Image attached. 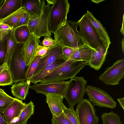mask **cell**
Wrapping results in <instances>:
<instances>
[{
    "mask_svg": "<svg viewBox=\"0 0 124 124\" xmlns=\"http://www.w3.org/2000/svg\"><path fill=\"white\" fill-rule=\"evenodd\" d=\"M78 21L67 20L54 33V39L63 47L79 48L86 44L77 30Z\"/></svg>",
    "mask_w": 124,
    "mask_h": 124,
    "instance_id": "obj_1",
    "label": "cell"
},
{
    "mask_svg": "<svg viewBox=\"0 0 124 124\" xmlns=\"http://www.w3.org/2000/svg\"><path fill=\"white\" fill-rule=\"evenodd\" d=\"M86 62L68 59L42 79L39 82L44 84L53 81H62L72 78L87 64Z\"/></svg>",
    "mask_w": 124,
    "mask_h": 124,
    "instance_id": "obj_2",
    "label": "cell"
},
{
    "mask_svg": "<svg viewBox=\"0 0 124 124\" xmlns=\"http://www.w3.org/2000/svg\"><path fill=\"white\" fill-rule=\"evenodd\" d=\"M46 5L44 0L41 1V10L38 16L30 19L28 26L31 33L35 34L39 38L42 36L52 35L49 29V21L51 10V4L48 0Z\"/></svg>",
    "mask_w": 124,
    "mask_h": 124,
    "instance_id": "obj_3",
    "label": "cell"
},
{
    "mask_svg": "<svg viewBox=\"0 0 124 124\" xmlns=\"http://www.w3.org/2000/svg\"><path fill=\"white\" fill-rule=\"evenodd\" d=\"M70 5L67 0H54L51 7L49 29L54 33L67 20Z\"/></svg>",
    "mask_w": 124,
    "mask_h": 124,
    "instance_id": "obj_4",
    "label": "cell"
},
{
    "mask_svg": "<svg viewBox=\"0 0 124 124\" xmlns=\"http://www.w3.org/2000/svg\"><path fill=\"white\" fill-rule=\"evenodd\" d=\"M78 22L79 32L85 43L96 50L102 49L104 46L86 13Z\"/></svg>",
    "mask_w": 124,
    "mask_h": 124,
    "instance_id": "obj_5",
    "label": "cell"
},
{
    "mask_svg": "<svg viewBox=\"0 0 124 124\" xmlns=\"http://www.w3.org/2000/svg\"><path fill=\"white\" fill-rule=\"evenodd\" d=\"M87 81L83 77H75L69 81L64 97L70 108H73L83 99Z\"/></svg>",
    "mask_w": 124,
    "mask_h": 124,
    "instance_id": "obj_6",
    "label": "cell"
},
{
    "mask_svg": "<svg viewBox=\"0 0 124 124\" xmlns=\"http://www.w3.org/2000/svg\"><path fill=\"white\" fill-rule=\"evenodd\" d=\"M23 43H18L8 66L13 83L27 81L26 75L29 66H26L21 53V49Z\"/></svg>",
    "mask_w": 124,
    "mask_h": 124,
    "instance_id": "obj_7",
    "label": "cell"
},
{
    "mask_svg": "<svg viewBox=\"0 0 124 124\" xmlns=\"http://www.w3.org/2000/svg\"><path fill=\"white\" fill-rule=\"evenodd\" d=\"M86 93L89 101L94 106L114 109L116 103L108 93L100 88L89 85L86 86Z\"/></svg>",
    "mask_w": 124,
    "mask_h": 124,
    "instance_id": "obj_8",
    "label": "cell"
},
{
    "mask_svg": "<svg viewBox=\"0 0 124 124\" xmlns=\"http://www.w3.org/2000/svg\"><path fill=\"white\" fill-rule=\"evenodd\" d=\"M94 106L86 99H83L77 105L75 111L80 124H98L99 118Z\"/></svg>",
    "mask_w": 124,
    "mask_h": 124,
    "instance_id": "obj_9",
    "label": "cell"
},
{
    "mask_svg": "<svg viewBox=\"0 0 124 124\" xmlns=\"http://www.w3.org/2000/svg\"><path fill=\"white\" fill-rule=\"evenodd\" d=\"M124 77V59L118 60L111 67L107 68L99 76V79L107 85H119Z\"/></svg>",
    "mask_w": 124,
    "mask_h": 124,
    "instance_id": "obj_10",
    "label": "cell"
},
{
    "mask_svg": "<svg viewBox=\"0 0 124 124\" xmlns=\"http://www.w3.org/2000/svg\"><path fill=\"white\" fill-rule=\"evenodd\" d=\"M69 82V81H64L36 83L30 85V88L34 90L37 93L45 95L49 94L60 95L64 98Z\"/></svg>",
    "mask_w": 124,
    "mask_h": 124,
    "instance_id": "obj_11",
    "label": "cell"
},
{
    "mask_svg": "<svg viewBox=\"0 0 124 124\" xmlns=\"http://www.w3.org/2000/svg\"><path fill=\"white\" fill-rule=\"evenodd\" d=\"M40 38L35 34L31 33L28 39L23 43L21 48V53L27 66H29L36 56Z\"/></svg>",
    "mask_w": 124,
    "mask_h": 124,
    "instance_id": "obj_12",
    "label": "cell"
},
{
    "mask_svg": "<svg viewBox=\"0 0 124 124\" xmlns=\"http://www.w3.org/2000/svg\"><path fill=\"white\" fill-rule=\"evenodd\" d=\"M26 104L15 98L3 113L6 122L8 124H16L21 112Z\"/></svg>",
    "mask_w": 124,
    "mask_h": 124,
    "instance_id": "obj_13",
    "label": "cell"
},
{
    "mask_svg": "<svg viewBox=\"0 0 124 124\" xmlns=\"http://www.w3.org/2000/svg\"><path fill=\"white\" fill-rule=\"evenodd\" d=\"M63 47L58 43L46 55L42 57L32 76L38 73L46 66L54 62L62 54Z\"/></svg>",
    "mask_w": 124,
    "mask_h": 124,
    "instance_id": "obj_14",
    "label": "cell"
},
{
    "mask_svg": "<svg viewBox=\"0 0 124 124\" xmlns=\"http://www.w3.org/2000/svg\"><path fill=\"white\" fill-rule=\"evenodd\" d=\"M46 101L53 116L57 117L62 114L66 108L63 102L64 97L60 95L47 94Z\"/></svg>",
    "mask_w": 124,
    "mask_h": 124,
    "instance_id": "obj_15",
    "label": "cell"
},
{
    "mask_svg": "<svg viewBox=\"0 0 124 124\" xmlns=\"http://www.w3.org/2000/svg\"><path fill=\"white\" fill-rule=\"evenodd\" d=\"M68 59V58L62 54L54 62L46 66L38 73L32 76L30 80L31 83L35 84L39 82L45 77Z\"/></svg>",
    "mask_w": 124,
    "mask_h": 124,
    "instance_id": "obj_16",
    "label": "cell"
},
{
    "mask_svg": "<svg viewBox=\"0 0 124 124\" xmlns=\"http://www.w3.org/2000/svg\"><path fill=\"white\" fill-rule=\"evenodd\" d=\"M86 13L102 41L103 45L108 49L111 42L105 28L99 21L94 17L92 12L87 10Z\"/></svg>",
    "mask_w": 124,
    "mask_h": 124,
    "instance_id": "obj_17",
    "label": "cell"
},
{
    "mask_svg": "<svg viewBox=\"0 0 124 124\" xmlns=\"http://www.w3.org/2000/svg\"><path fill=\"white\" fill-rule=\"evenodd\" d=\"M108 50L104 46L98 50L92 49L90 60L87 64L96 70H99L105 61Z\"/></svg>",
    "mask_w": 124,
    "mask_h": 124,
    "instance_id": "obj_18",
    "label": "cell"
},
{
    "mask_svg": "<svg viewBox=\"0 0 124 124\" xmlns=\"http://www.w3.org/2000/svg\"><path fill=\"white\" fill-rule=\"evenodd\" d=\"M22 0H5L0 9V20L8 16L22 6Z\"/></svg>",
    "mask_w": 124,
    "mask_h": 124,
    "instance_id": "obj_19",
    "label": "cell"
},
{
    "mask_svg": "<svg viewBox=\"0 0 124 124\" xmlns=\"http://www.w3.org/2000/svg\"><path fill=\"white\" fill-rule=\"evenodd\" d=\"M31 83L30 81L28 80L15 83L11 87L12 94L16 98L25 100L29 93Z\"/></svg>",
    "mask_w": 124,
    "mask_h": 124,
    "instance_id": "obj_20",
    "label": "cell"
},
{
    "mask_svg": "<svg viewBox=\"0 0 124 124\" xmlns=\"http://www.w3.org/2000/svg\"><path fill=\"white\" fill-rule=\"evenodd\" d=\"M92 48L86 44L77 48L69 58L75 61H81L86 62L90 61L92 54Z\"/></svg>",
    "mask_w": 124,
    "mask_h": 124,
    "instance_id": "obj_21",
    "label": "cell"
},
{
    "mask_svg": "<svg viewBox=\"0 0 124 124\" xmlns=\"http://www.w3.org/2000/svg\"><path fill=\"white\" fill-rule=\"evenodd\" d=\"M5 38L7 42V46L6 57L4 63H6L8 67L18 43L14 36V29H13L8 31Z\"/></svg>",
    "mask_w": 124,
    "mask_h": 124,
    "instance_id": "obj_22",
    "label": "cell"
},
{
    "mask_svg": "<svg viewBox=\"0 0 124 124\" xmlns=\"http://www.w3.org/2000/svg\"><path fill=\"white\" fill-rule=\"evenodd\" d=\"M22 6L25 8L26 12L29 14L30 19L34 18L39 16L41 14V1L40 0H23Z\"/></svg>",
    "mask_w": 124,
    "mask_h": 124,
    "instance_id": "obj_23",
    "label": "cell"
},
{
    "mask_svg": "<svg viewBox=\"0 0 124 124\" xmlns=\"http://www.w3.org/2000/svg\"><path fill=\"white\" fill-rule=\"evenodd\" d=\"M26 12L25 8L22 6L8 16L0 20V22L8 25L12 29H14L20 19Z\"/></svg>",
    "mask_w": 124,
    "mask_h": 124,
    "instance_id": "obj_24",
    "label": "cell"
},
{
    "mask_svg": "<svg viewBox=\"0 0 124 124\" xmlns=\"http://www.w3.org/2000/svg\"><path fill=\"white\" fill-rule=\"evenodd\" d=\"M14 29V36L18 43H23L25 42L31 33L27 25L21 26Z\"/></svg>",
    "mask_w": 124,
    "mask_h": 124,
    "instance_id": "obj_25",
    "label": "cell"
},
{
    "mask_svg": "<svg viewBox=\"0 0 124 124\" xmlns=\"http://www.w3.org/2000/svg\"><path fill=\"white\" fill-rule=\"evenodd\" d=\"M35 106L32 101L26 104V105L21 112L16 124H27L28 119L34 113Z\"/></svg>",
    "mask_w": 124,
    "mask_h": 124,
    "instance_id": "obj_26",
    "label": "cell"
},
{
    "mask_svg": "<svg viewBox=\"0 0 124 124\" xmlns=\"http://www.w3.org/2000/svg\"><path fill=\"white\" fill-rule=\"evenodd\" d=\"M101 117L103 124H123L119 116L113 111L103 113Z\"/></svg>",
    "mask_w": 124,
    "mask_h": 124,
    "instance_id": "obj_27",
    "label": "cell"
},
{
    "mask_svg": "<svg viewBox=\"0 0 124 124\" xmlns=\"http://www.w3.org/2000/svg\"><path fill=\"white\" fill-rule=\"evenodd\" d=\"M13 79L8 68L5 69L0 73V85H13Z\"/></svg>",
    "mask_w": 124,
    "mask_h": 124,
    "instance_id": "obj_28",
    "label": "cell"
},
{
    "mask_svg": "<svg viewBox=\"0 0 124 124\" xmlns=\"http://www.w3.org/2000/svg\"><path fill=\"white\" fill-rule=\"evenodd\" d=\"M15 99L9 96L6 93L0 92V112L3 113Z\"/></svg>",
    "mask_w": 124,
    "mask_h": 124,
    "instance_id": "obj_29",
    "label": "cell"
},
{
    "mask_svg": "<svg viewBox=\"0 0 124 124\" xmlns=\"http://www.w3.org/2000/svg\"><path fill=\"white\" fill-rule=\"evenodd\" d=\"M42 57L36 56L29 65L27 70L26 77L27 80H29L33 76L34 73L38 66Z\"/></svg>",
    "mask_w": 124,
    "mask_h": 124,
    "instance_id": "obj_30",
    "label": "cell"
},
{
    "mask_svg": "<svg viewBox=\"0 0 124 124\" xmlns=\"http://www.w3.org/2000/svg\"><path fill=\"white\" fill-rule=\"evenodd\" d=\"M64 113L72 124H80L76 111L73 108H67Z\"/></svg>",
    "mask_w": 124,
    "mask_h": 124,
    "instance_id": "obj_31",
    "label": "cell"
},
{
    "mask_svg": "<svg viewBox=\"0 0 124 124\" xmlns=\"http://www.w3.org/2000/svg\"><path fill=\"white\" fill-rule=\"evenodd\" d=\"M5 37L0 43V66L4 63L6 57L7 42Z\"/></svg>",
    "mask_w": 124,
    "mask_h": 124,
    "instance_id": "obj_32",
    "label": "cell"
},
{
    "mask_svg": "<svg viewBox=\"0 0 124 124\" xmlns=\"http://www.w3.org/2000/svg\"><path fill=\"white\" fill-rule=\"evenodd\" d=\"M51 121L52 124H72L64 112L57 117L53 116Z\"/></svg>",
    "mask_w": 124,
    "mask_h": 124,
    "instance_id": "obj_33",
    "label": "cell"
},
{
    "mask_svg": "<svg viewBox=\"0 0 124 124\" xmlns=\"http://www.w3.org/2000/svg\"><path fill=\"white\" fill-rule=\"evenodd\" d=\"M56 44L48 47L45 46L39 45L37 48L36 56H43L46 55L48 51Z\"/></svg>",
    "mask_w": 124,
    "mask_h": 124,
    "instance_id": "obj_34",
    "label": "cell"
},
{
    "mask_svg": "<svg viewBox=\"0 0 124 124\" xmlns=\"http://www.w3.org/2000/svg\"><path fill=\"white\" fill-rule=\"evenodd\" d=\"M30 19L29 14L26 12L20 19L14 28L21 26L28 25Z\"/></svg>",
    "mask_w": 124,
    "mask_h": 124,
    "instance_id": "obj_35",
    "label": "cell"
},
{
    "mask_svg": "<svg viewBox=\"0 0 124 124\" xmlns=\"http://www.w3.org/2000/svg\"><path fill=\"white\" fill-rule=\"evenodd\" d=\"M57 43L54 39L49 36L45 37L42 42L43 46L46 47L52 46Z\"/></svg>",
    "mask_w": 124,
    "mask_h": 124,
    "instance_id": "obj_36",
    "label": "cell"
},
{
    "mask_svg": "<svg viewBox=\"0 0 124 124\" xmlns=\"http://www.w3.org/2000/svg\"><path fill=\"white\" fill-rule=\"evenodd\" d=\"M77 48L63 47L62 48V54L69 59L72 54Z\"/></svg>",
    "mask_w": 124,
    "mask_h": 124,
    "instance_id": "obj_37",
    "label": "cell"
},
{
    "mask_svg": "<svg viewBox=\"0 0 124 124\" xmlns=\"http://www.w3.org/2000/svg\"><path fill=\"white\" fill-rule=\"evenodd\" d=\"M12 29L8 25L0 22V31H7L11 30Z\"/></svg>",
    "mask_w": 124,
    "mask_h": 124,
    "instance_id": "obj_38",
    "label": "cell"
},
{
    "mask_svg": "<svg viewBox=\"0 0 124 124\" xmlns=\"http://www.w3.org/2000/svg\"><path fill=\"white\" fill-rule=\"evenodd\" d=\"M0 124H9L7 123L4 119L3 113L1 112H0Z\"/></svg>",
    "mask_w": 124,
    "mask_h": 124,
    "instance_id": "obj_39",
    "label": "cell"
},
{
    "mask_svg": "<svg viewBox=\"0 0 124 124\" xmlns=\"http://www.w3.org/2000/svg\"><path fill=\"white\" fill-rule=\"evenodd\" d=\"M117 99L120 105L124 110V98L123 97L120 99L117 98Z\"/></svg>",
    "mask_w": 124,
    "mask_h": 124,
    "instance_id": "obj_40",
    "label": "cell"
},
{
    "mask_svg": "<svg viewBox=\"0 0 124 124\" xmlns=\"http://www.w3.org/2000/svg\"><path fill=\"white\" fill-rule=\"evenodd\" d=\"M9 31H0V43L2 39Z\"/></svg>",
    "mask_w": 124,
    "mask_h": 124,
    "instance_id": "obj_41",
    "label": "cell"
},
{
    "mask_svg": "<svg viewBox=\"0 0 124 124\" xmlns=\"http://www.w3.org/2000/svg\"><path fill=\"white\" fill-rule=\"evenodd\" d=\"M8 68V67L7 64L6 63H4L0 66V73L4 70Z\"/></svg>",
    "mask_w": 124,
    "mask_h": 124,
    "instance_id": "obj_42",
    "label": "cell"
},
{
    "mask_svg": "<svg viewBox=\"0 0 124 124\" xmlns=\"http://www.w3.org/2000/svg\"><path fill=\"white\" fill-rule=\"evenodd\" d=\"M124 15H123V21L122 24V27L121 28V30H120L122 34L124 35Z\"/></svg>",
    "mask_w": 124,
    "mask_h": 124,
    "instance_id": "obj_43",
    "label": "cell"
},
{
    "mask_svg": "<svg viewBox=\"0 0 124 124\" xmlns=\"http://www.w3.org/2000/svg\"><path fill=\"white\" fill-rule=\"evenodd\" d=\"M122 51L123 54H124V38L122 39Z\"/></svg>",
    "mask_w": 124,
    "mask_h": 124,
    "instance_id": "obj_44",
    "label": "cell"
},
{
    "mask_svg": "<svg viewBox=\"0 0 124 124\" xmlns=\"http://www.w3.org/2000/svg\"><path fill=\"white\" fill-rule=\"evenodd\" d=\"M104 0H91L92 1L96 3H98L101 2L102 1Z\"/></svg>",
    "mask_w": 124,
    "mask_h": 124,
    "instance_id": "obj_45",
    "label": "cell"
},
{
    "mask_svg": "<svg viewBox=\"0 0 124 124\" xmlns=\"http://www.w3.org/2000/svg\"><path fill=\"white\" fill-rule=\"evenodd\" d=\"M4 0H0V7L2 6V4L4 2Z\"/></svg>",
    "mask_w": 124,
    "mask_h": 124,
    "instance_id": "obj_46",
    "label": "cell"
},
{
    "mask_svg": "<svg viewBox=\"0 0 124 124\" xmlns=\"http://www.w3.org/2000/svg\"><path fill=\"white\" fill-rule=\"evenodd\" d=\"M0 92L2 93H6L2 89L0 88Z\"/></svg>",
    "mask_w": 124,
    "mask_h": 124,
    "instance_id": "obj_47",
    "label": "cell"
},
{
    "mask_svg": "<svg viewBox=\"0 0 124 124\" xmlns=\"http://www.w3.org/2000/svg\"><path fill=\"white\" fill-rule=\"evenodd\" d=\"M1 8V6H0V8Z\"/></svg>",
    "mask_w": 124,
    "mask_h": 124,
    "instance_id": "obj_48",
    "label": "cell"
}]
</instances>
